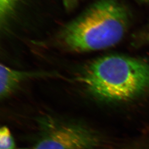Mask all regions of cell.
I'll return each mask as SVG.
<instances>
[{
    "mask_svg": "<svg viewBox=\"0 0 149 149\" xmlns=\"http://www.w3.org/2000/svg\"><path fill=\"white\" fill-rule=\"evenodd\" d=\"M130 21L127 8L117 0H98L63 27L58 40L74 52L105 49L121 41Z\"/></svg>",
    "mask_w": 149,
    "mask_h": 149,
    "instance_id": "cell-1",
    "label": "cell"
},
{
    "mask_svg": "<svg viewBox=\"0 0 149 149\" xmlns=\"http://www.w3.org/2000/svg\"><path fill=\"white\" fill-rule=\"evenodd\" d=\"M79 80L102 100H131L149 88V63L130 57L109 55L90 63Z\"/></svg>",
    "mask_w": 149,
    "mask_h": 149,
    "instance_id": "cell-2",
    "label": "cell"
},
{
    "mask_svg": "<svg viewBox=\"0 0 149 149\" xmlns=\"http://www.w3.org/2000/svg\"><path fill=\"white\" fill-rule=\"evenodd\" d=\"M34 149H95L100 144L99 136L83 125L50 124Z\"/></svg>",
    "mask_w": 149,
    "mask_h": 149,
    "instance_id": "cell-3",
    "label": "cell"
},
{
    "mask_svg": "<svg viewBox=\"0 0 149 149\" xmlns=\"http://www.w3.org/2000/svg\"><path fill=\"white\" fill-rule=\"evenodd\" d=\"M37 76L35 73L16 70L4 65L0 66V96L5 98L23 80Z\"/></svg>",
    "mask_w": 149,
    "mask_h": 149,
    "instance_id": "cell-4",
    "label": "cell"
},
{
    "mask_svg": "<svg viewBox=\"0 0 149 149\" xmlns=\"http://www.w3.org/2000/svg\"><path fill=\"white\" fill-rule=\"evenodd\" d=\"M20 0H0V25L6 27Z\"/></svg>",
    "mask_w": 149,
    "mask_h": 149,
    "instance_id": "cell-5",
    "label": "cell"
},
{
    "mask_svg": "<svg viewBox=\"0 0 149 149\" xmlns=\"http://www.w3.org/2000/svg\"><path fill=\"white\" fill-rule=\"evenodd\" d=\"M15 144L10 130L6 127L0 129V149H15Z\"/></svg>",
    "mask_w": 149,
    "mask_h": 149,
    "instance_id": "cell-6",
    "label": "cell"
},
{
    "mask_svg": "<svg viewBox=\"0 0 149 149\" xmlns=\"http://www.w3.org/2000/svg\"><path fill=\"white\" fill-rule=\"evenodd\" d=\"M62 1L66 9L70 10L74 8L81 0H62Z\"/></svg>",
    "mask_w": 149,
    "mask_h": 149,
    "instance_id": "cell-7",
    "label": "cell"
},
{
    "mask_svg": "<svg viewBox=\"0 0 149 149\" xmlns=\"http://www.w3.org/2000/svg\"><path fill=\"white\" fill-rule=\"evenodd\" d=\"M146 38L147 41H149V30L148 31V32L147 33L146 35Z\"/></svg>",
    "mask_w": 149,
    "mask_h": 149,
    "instance_id": "cell-8",
    "label": "cell"
},
{
    "mask_svg": "<svg viewBox=\"0 0 149 149\" xmlns=\"http://www.w3.org/2000/svg\"></svg>",
    "mask_w": 149,
    "mask_h": 149,
    "instance_id": "cell-9",
    "label": "cell"
}]
</instances>
